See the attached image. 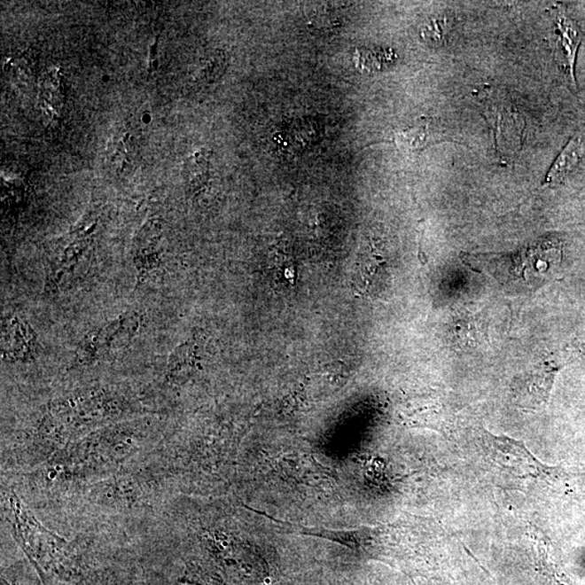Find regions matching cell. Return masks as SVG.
<instances>
[{
    "label": "cell",
    "mask_w": 585,
    "mask_h": 585,
    "mask_svg": "<svg viewBox=\"0 0 585 585\" xmlns=\"http://www.w3.org/2000/svg\"><path fill=\"white\" fill-rule=\"evenodd\" d=\"M480 445L487 460L515 480L550 482L562 474L558 467L544 464L516 439L492 435L485 429L481 433Z\"/></svg>",
    "instance_id": "6da1fadb"
},
{
    "label": "cell",
    "mask_w": 585,
    "mask_h": 585,
    "mask_svg": "<svg viewBox=\"0 0 585 585\" xmlns=\"http://www.w3.org/2000/svg\"><path fill=\"white\" fill-rule=\"evenodd\" d=\"M139 326L140 316L131 312L100 329L90 332L78 346L75 363L81 365L91 364L110 351L124 347L133 339Z\"/></svg>",
    "instance_id": "7a4b0ae2"
},
{
    "label": "cell",
    "mask_w": 585,
    "mask_h": 585,
    "mask_svg": "<svg viewBox=\"0 0 585 585\" xmlns=\"http://www.w3.org/2000/svg\"><path fill=\"white\" fill-rule=\"evenodd\" d=\"M560 369L562 365L553 358L538 361L533 368L514 379L511 390L515 402L528 410L545 406Z\"/></svg>",
    "instance_id": "3957f363"
},
{
    "label": "cell",
    "mask_w": 585,
    "mask_h": 585,
    "mask_svg": "<svg viewBox=\"0 0 585 585\" xmlns=\"http://www.w3.org/2000/svg\"><path fill=\"white\" fill-rule=\"evenodd\" d=\"M2 351L4 359L31 361L38 351L37 335L27 322L16 315L6 316L3 324Z\"/></svg>",
    "instance_id": "277c9868"
},
{
    "label": "cell",
    "mask_w": 585,
    "mask_h": 585,
    "mask_svg": "<svg viewBox=\"0 0 585 585\" xmlns=\"http://www.w3.org/2000/svg\"><path fill=\"white\" fill-rule=\"evenodd\" d=\"M550 14L555 24V35L558 37L555 46L558 51V63L565 72L568 73L570 80L575 85L574 65L580 43L582 42V31L562 7H553Z\"/></svg>",
    "instance_id": "5b68a950"
},
{
    "label": "cell",
    "mask_w": 585,
    "mask_h": 585,
    "mask_svg": "<svg viewBox=\"0 0 585 585\" xmlns=\"http://www.w3.org/2000/svg\"><path fill=\"white\" fill-rule=\"evenodd\" d=\"M453 339L462 348H476L484 345L488 339L487 324L484 318L463 311L453 321Z\"/></svg>",
    "instance_id": "8992f818"
},
{
    "label": "cell",
    "mask_w": 585,
    "mask_h": 585,
    "mask_svg": "<svg viewBox=\"0 0 585 585\" xmlns=\"http://www.w3.org/2000/svg\"><path fill=\"white\" fill-rule=\"evenodd\" d=\"M584 153V146L582 140L579 136L570 139L567 145L555 160V162L546 174L544 179V185H553L562 183L566 177L573 172L575 166L578 165L580 160L582 159Z\"/></svg>",
    "instance_id": "52a82bcc"
},
{
    "label": "cell",
    "mask_w": 585,
    "mask_h": 585,
    "mask_svg": "<svg viewBox=\"0 0 585 585\" xmlns=\"http://www.w3.org/2000/svg\"><path fill=\"white\" fill-rule=\"evenodd\" d=\"M441 140H442L441 135L433 133L431 124L426 120H422L416 125L394 134L393 143L402 151L414 152Z\"/></svg>",
    "instance_id": "ba28073f"
},
{
    "label": "cell",
    "mask_w": 585,
    "mask_h": 585,
    "mask_svg": "<svg viewBox=\"0 0 585 585\" xmlns=\"http://www.w3.org/2000/svg\"><path fill=\"white\" fill-rule=\"evenodd\" d=\"M199 345L195 340H187L173 351L168 360V374L169 378H179L184 370L191 369L197 363Z\"/></svg>",
    "instance_id": "9c48e42d"
},
{
    "label": "cell",
    "mask_w": 585,
    "mask_h": 585,
    "mask_svg": "<svg viewBox=\"0 0 585 585\" xmlns=\"http://www.w3.org/2000/svg\"><path fill=\"white\" fill-rule=\"evenodd\" d=\"M208 153L207 151H199L194 153L189 162V185L193 192L207 183L208 179Z\"/></svg>",
    "instance_id": "30bf717a"
},
{
    "label": "cell",
    "mask_w": 585,
    "mask_h": 585,
    "mask_svg": "<svg viewBox=\"0 0 585 585\" xmlns=\"http://www.w3.org/2000/svg\"><path fill=\"white\" fill-rule=\"evenodd\" d=\"M226 66V56L222 51H214L204 58L198 68V80L212 82L222 75Z\"/></svg>",
    "instance_id": "8fae6325"
},
{
    "label": "cell",
    "mask_w": 585,
    "mask_h": 585,
    "mask_svg": "<svg viewBox=\"0 0 585 585\" xmlns=\"http://www.w3.org/2000/svg\"><path fill=\"white\" fill-rule=\"evenodd\" d=\"M134 156L135 146L133 139H131L129 134H125V136H121V138L115 144L113 162H115L121 169H125L131 162V160L134 159Z\"/></svg>",
    "instance_id": "7c38bea8"
},
{
    "label": "cell",
    "mask_w": 585,
    "mask_h": 585,
    "mask_svg": "<svg viewBox=\"0 0 585 585\" xmlns=\"http://www.w3.org/2000/svg\"><path fill=\"white\" fill-rule=\"evenodd\" d=\"M156 56H158V42L153 46H151L149 72H153L158 68V57Z\"/></svg>",
    "instance_id": "4fadbf2b"
}]
</instances>
